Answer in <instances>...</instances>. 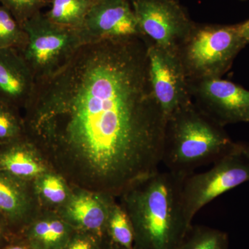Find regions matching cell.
<instances>
[{
    "instance_id": "obj_1",
    "label": "cell",
    "mask_w": 249,
    "mask_h": 249,
    "mask_svg": "<svg viewBox=\"0 0 249 249\" xmlns=\"http://www.w3.org/2000/svg\"><path fill=\"white\" fill-rule=\"evenodd\" d=\"M24 111L26 135L73 188L116 197L160 170L167 119L142 37L82 46Z\"/></svg>"
},
{
    "instance_id": "obj_2",
    "label": "cell",
    "mask_w": 249,
    "mask_h": 249,
    "mask_svg": "<svg viewBox=\"0 0 249 249\" xmlns=\"http://www.w3.org/2000/svg\"><path fill=\"white\" fill-rule=\"evenodd\" d=\"M185 178L159 170L119 196L133 227L134 249H180L192 227L181 199Z\"/></svg>"
},
{
    "instance_id": "obj_3",
    "label": "cell",
    "mask_w": 249,
    "mask_h": 249,
    "mask_svg": "<svg viewBox=\"0 0 249 249\" xmlns=\"http://www.w3.org/2000/svg\"><path fill=\"white\" fill-rule=\"evenodd\" d=\"M221 125L192 101L167 119L162 163L186 178L237 147Z\"/></svg>"
},
{
    "instance_id": "obj_4",
    "label": "cell",
    "mask_w": 249,
    "mask_h": 249,
    "mask_svg": "<svg viewBox=\"0 0 249 249\" xmlns=\"http://www.w3.org/2000/svg\"><path fill=\"white\" fill-rule=\"evenodd\" d=\"M247 44L238 26L196 24L177 53L188 81L221 78Z\"/></svg>"
},
{
    "instance_id": "obj_5",
    "label": "cell",
    "mask_w": 249,
    "mask_h": 249,
    "mask_svg": "<svg viewBox=\"0 0 249 249\" xmlns=\"http://www.w3.org/2000/svg\"><path fill=\"white\" fill-rule=\"evenodd\" d=\"M28 36L22 52L36 84L48 79L85 45L80 30L54 24L40 13L22 24Z\"/></svg>"
},
{
    "instance_id": "obj_6",
    "label": "cell",
    "mask_w": 249,
    "mask_h": 249,
    "mask_svg": "<svg viewBox=\"0 0 249 249\" xmlns=\"http://www.w3.org/2000/svg\"><path fill=\"white\" fill-rule=\"evenodd\" d=\"M249 181V160L239 143L233 151L216 160L211 169L188 175L181 190L185 215L190 225L196 214L218 196Z\"/></svg>"
},
{
    "instance_id": "obj_7",
    "label": "cell",
    "mask_w": 249,
    "mask_h": 249,
    "mask_svg": "<svg viewBox=\"0 0 249 249\" xmlns=\"http://www.w3.org/2000/svg\"><path fill=\"white\" fill-rule=\"evenodd\" d=\"M146 45L177 52L196 24L178 0H131Z\"/></svg>"
},
{
    "instance_id": "obj_8",
    "label": "cell",
    "mask_w": 249,
    "mask_h": 249,
    "mask_svg": "<svg viewBox=\"0 0 249 249\" xmlns=\"http://www.w3.org/2000/svg\"><path fill=\"white\" fill-rule=\"evenodd\" d=\"M146 45L152 92L168 119L193 101L189 83L177 52Z\"/></svg>"
},
{
    "instance_id": "obj_9",
    "label": "cell",
    "mask_w": 249,
    "mask_h": 249,
    "mask_svg": "<svg viewBox=\"0 0 249 249\" xmlns=\"http://www.w3.org/2000/svg\"><path fill=\"white\" fill-rule=\"evenodd\" d=\"M192 101L224 127L249 123V91L221 78L188 81Z\"/></svg>"
},
{
    "instance_id": "obj_10",
    "label": "cell",
    "mask_w": 249,
    "mask_h": 249,
    "mask_svg": "<svg viewBox=\"0 0 249 249\" xmlns=\"http://www.w3.org/2000/svg\"><path fill=\"white\" fill-rule=\"evenodd\" d=\"M85 44L107 40L142 37L129 0H97L80 29Z\"/></svg>"
},
{
    "instance_id": "obj_11",
    "label": "cell",
    "mask_w": 249,
    "mask_h": 249,
    "mask_svg": "<svg viewBox=\"0 0 249 249\" xmlns=\"http://www.w3.org/2000/svg\"><path fill=\"white\" fill-rule=\"evenodd\" d=\"M73 188L68 200L56 211L57 213L75 230L105 235L116 197Z\"/></svg>"
},
{
    "instance_id": "obj_12",
    "label": "cell",
    "mask_w": 249,
    "mask_h": 249,
    "mask_svg": "<svg viewBox=\"0 0 249 249\" xmlns=\"http://www.w3.org/2000/svg\"><path fill=\"white\" fill-rule=\"evenodd\" d=\"M34 75L16 49H0V102L24 110L36 89Z\"/></svg>"
},
{
    "instance_id": "obj_13",
    "label": "cell",
    "mask_w": 249,
    "mask_h": 249,
    "mask_svg": "<svg viewBox=\"0 0 249 249\" xmlns=\"http://www.w3.org/2000/svg\"><path fill=\"white\" fill-rule=\"evenodd\" d=\"M28 183L0 172V215L19 233L41 213L34 186Z\"/></svg>"
},
{
    "instance_id": "obj_14",
    "label": "cell",
    "mask_w": 249,
    "mask_h": 249,
    "mask_svg": "<svg viewBox=\"0 0 249 249\" xmlns=\"http://www.w3.org/2000/svg\"><path fill=\"white\" fill-rule=\"evenodd\" d=\"M51 170L40 150L27 135L0 145V172L15 179L31 182Z\"/></svg>"
},
{
    "instance_id": "obj_15",
    "label": "cell",
    "mask_w": 249,
    "mask_h": 249,
    "mask_svg": "<svg viewBox=\"0 0 249 249\" xmlns=\"http://www.w3.org/2000/svg\"><path fill=\"white\" fill-rule=\"evenodd\" d=\"M75 231L56 212H41L19 238L34 249H63Z\"/></svg>"
},
{
    "instance_id": "obj_16",
    "label": "cell",
    "mask_w": 249,
    "mask_h": 249,
    "mask_svg": "<svg viewBox=\"0 0 249 249\" xmlns=\"http://www.w3.org/2000/svg\"><path fill=\"white\" fill-rule=\"evenodd\" d=\"M33 186L41 206L52 208L55 212L67 202L71 193L66 180L52 170L36 178Z\"/></svg>"
},
{
    "instance_id": "obj_17",
    "label": "cell",
    "mask_w": 249,
    "mask_h": 249,
    "mask_svg": "<svg viewBox=\"0 0 249 249\" xmlns=\"http://www.w3.org/2000/svg\"><path fill=\"white\" fill-rule=\"evenodd\" d=\"M95 0H52L46 17L58 25L80 30Z\"/></svg>"
},
{
    "instance_id": "obj_18",
    "label": "cell",
    "mask_w": 249,
    "mask_h": 249,
    "mask_svg": "<svg viewBox=\"0 0 249 249\" xmlns=\"http://www.w3.org/2000/svg\"><path fill=\"white\" fill-rule=\"evenodd\" d=\"M106 234L112 242L124 249H134L133 227L127 213L115 202L111 206Z\"/></svg>"
},
{
    "instance_id": "obj_19",
    "label": "cell",
    "mask_w": 249,
    "mask_h": 249,
    "mask_svg": "<svg viewBox=\"0 0 249 249\" xmlns=\"http://www.w3.org/2000/svg\"><path fill=\"white\" fill-rule=\"evenodd\" d=\"M179 249H229V237L213 228L192 226Z\"/></svg>"
},
{
    "instance_id": "obj_20",
    "label": "cell",
    "mask_w": 249,
    "mask_h": 249,
    "mask_svg": "<svg viewBox=\"0 0 249 249\" xmlns=\"http://www.w3.org/2000/svg\"><path fill=\"white\" fill-rule=\"evenodd\" d=\"M27 42V34L24 28L0 4V49H12L22 52Z\"/></svg>"
},
{
    "instance_id": "obj_21",
    "label": "cell",
    "mask_w": 249,
    "mask_h": 249,
    "mask_svg": "<svg viewBox=\"0 0 249 249\" xmlns=\"http://www.w3.org/2000/svg\"><path fill=\"white\" fill-rule=\"evenodd\" d=\"M19 109L0 102V145L25 137L24 118Z\"/></svg>"
},
{
    "instance_id": "obj_22",
    "label": "cell",
    "mask_w": 249,
    "mask_h": 249,
    "mask_svg": "<svg viewBox=\"0 0 249 249\" xmlns=\"http://www.w3.org/2000/svg\"><path fill=\"white\" fill-rule=\"evenodd\" d=\"M45 0H0L2 5L12 14L21 25L33 16L38 14Z\"/></svg>"
},
{
    "instance_id": "obj_23",
    "label": "cell",
    "mask_w": 249,
    "mask_h": 249,
    "mask_svg": "<svg viewBox=\"0 0 249 249\" xmlns=\"http://www.w3.org/2000/svg\"><path fill=\"white\" fill-rule=\"evenodd\" d=\"M105 235L76 231L63 249H101Z\"/></svg>"
},
{
    "instance_id": "obj_24",
    "label": "cell",
    "mask_w": 249,
    "mask_h": 249,
    "mask_svg": "<svg viewBox=\"0 0 249 249\" xmlns=\"http://www.w3.org/2000/svg\"><path fill=\"white\" fill-rule=\"evenodd\" d=\"M11 229L4 218L0 215V247L11 242Z\"/></svg>"
},
{
    "instance_id": "obj_25",
    "label": "cell",
    "mask_w": 249,
    "mask_h": 249,
    "mask_svg": "<svg viewBox=\"0 0 249 249\" xmlns=\"http://www.w3.org/2000/svg\"><path fill=\"white\" fill-rule=\"evenodd\" d=\"M0 249H34L30 247L25 242L19 238L16 242H11L6 245L0 247Z\"/></svg>"
},
{
    "instance_id": "obj_26",
    "label": "cell",
    "mask_w": 249,
    "mask_h": 249,
    "mask_svg": "<svg viewBox=\"0 0 249 249\" xmlns=\"http://www.w3.org/2000/svg\"><path fill=\"white\" fill-rule=\"evenodd\" d=\"M238 29L240 35L245 39L247 44L249 43V20L238 25Z\"/></svg>"
},
{
    "instance_id": "obj_27",
    "label": "cell",
    "mask_w": 249,
    "mask_h": 249,
    "mask_svg": "<svg viewBox=\"0 0 249 249\" xmlns=\"http://www.w3.org/2000/svg\"><path fill=\"white\" fill-rule=\"evenodd\" d=\"M101 249H124L122 248V247H120V246L116 245V243H114V242H112L107 237V235L106 234V237H105L104 242H103V245L102 246V248Z\"/></svg>"
},
{
    "instance_id": "obj_28",
    "label": "cell",
    "mask_w": 249,
    "mask_h": 249,
    "mask_svg": "<svg viewBox=\"0 0 249 249\" xmlns=\"http://www.w3.org/2000/svg\"><path fill=\"white\" fill-rule=\"evenodd\" d=\"M239 147L242 154L249 160V145L239 143Z\"/></svg>"
},
{
    "instance_id": "obj_29",
    "label": "cell",
    "mask_w": 249,
    "mask_h": 249,
    "mask_svg": "<svg viewBox=\"0 0 249 249\" xmlns=\"http://www.w3.org/2000/svg\"><path fill=\"white\" fill-rule=\"evenodd\" d=\"M95 1H97V0H95Z\"/></svg>"
}]
</instances>
